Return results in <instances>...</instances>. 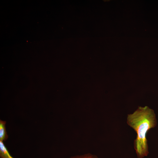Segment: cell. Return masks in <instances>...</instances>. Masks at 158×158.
Segmentation results:
<instances>
[{
  "label": "cell",
  "instance_id": "obj_1",
  "mask_svg": "<svg viewBox=\"0 0 158 158\" xmlns=\"http://www.w3.org/2000/svg\"><path fill=\"white\" fill-rule=\"evenodd\" d=\"M127 123L137 133L134 146L138 157L147 156L149 151L146 135L149 130L157 124L154 111L147 106L139 107L133 114H128Z\"/></svg>",
  "mask_w": 158,
  "mask_h": 158
},
{
  "label": "cell",
  "instance_id": "obj_2",
  "mask_svg": "<svg viewBox=\"0 0 158 158\" xmlns=\"http://www.w3.org/2000/svg\"><path fill=\"white\" fill-rule=\"evenodd\" d=\"M6 121L0 120V141H6L8 137L6 130Z\"/></svg>",
  "mask_w": 158,
  "mask_h": 158
},
{
  "label": "cell",
  "instance_id": "obj_3",
  "mask_svg": "<svg viewBox=\"0 0 158 158\" xmlns=\"http://www.w3.org/2000/svg\"><path fill=\"white\" fill-rule=\"evenodd\" d=\"M0 158H14L9 153L3 141H0Z\"/></svg>",
  "mask_w": 158,
  "mask_h": 158
},
{
  "label": "cell",
  "instance_id": "obj_4",
  "mask_svg": "<svg viewBox=\"0 0 158 158\" xmlns=\"http://www.w3.org/2000/svg\"><path fill=\"white\" fill-rule=\"evenodd\" d=\"M69 158H99L96 155L90 153L72 156Z\"/></svg>",
  "mask_w": 158,
  "mask_h": 158
}]
</instances>
